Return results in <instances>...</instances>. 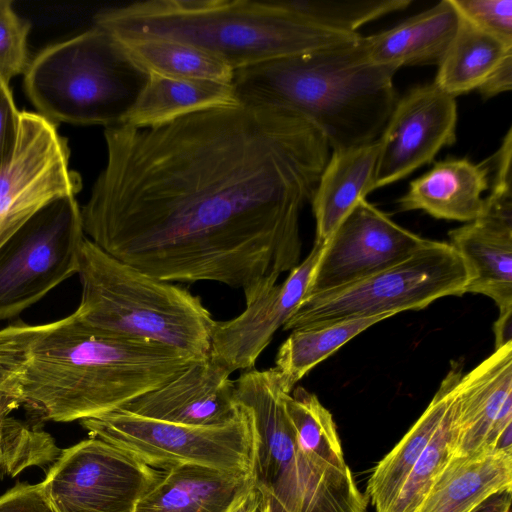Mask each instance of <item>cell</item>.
<instances>
[{
  "instance_id": "cell-1",
  "label": "cell",
  "mask_w": 512,
  "mask_h": 512,
  "mask_svg": "<svg viewBox=\"0 0 512 512\" xmlns=\"http://www.w3.org/2000/svg\"><path fill=\"white\" fill-rule=\"evenodd\" d=\"M104 137L81 217L107 254L164 281L241 289L246 304L300 263L301 211L330 156L302 115L239 103Z\"/></svg>"
},
{
  "instance_id": "cell-2",
  "label": "cell",
  "mask_w": 512,
  "mask_h": 512,
  "mask_svg": "<svg viewBox=\"0 0 512 512\" xmlns=\"http://www.w3.org/2000/svg\"><path fill=\"white\" fill-rule=\"evenodd\" d=\"M200 359L155 341L92 328L74 312L0 330V382L39 423L113 412Z\"/></svg>"
},
{
  "instance_id": "cell-3",
  "label": "cell",
  "mask_w": 512,
  "mask_h": 512,
  "mask_svg": "<svg viewBox=\"0 0 512 512\" xmlns=\"http://www.w3.org/2000/svg\"><path fill=\"white\" fill-rule=\"evenodd\" d=\"M363 36L233 71L238 103L290 109L311 121L332 150L373 142L398 100L396 70L374 64Z\"/></svg>"
},
{
  "instance_id": "cell-4",
  "label": "cell",
  "mask_w": 512,
  "mask_h": 512,
  "mask_svg": "<svg viewBox=\"0 0 512 512\" xmlns=\"http://www.w3.org/2000/svg\"><path fill=\"white\" fill-rule=\"evenodd\" d=\"M94 23L122 40L163 38L192 45L233 71L360 36L320 27L284 0H150L102 11Z\"/></svg>"
},
{
  "instance_id": "cell-5",
  "label": "cell",
  "mask_w": 512,
  "mask_h": 512,
  "mask_svg": "<svg viewBox=\"0 0 512 512\" xmlns=\"http://www.w3.org/2000/svg\"><path fill=\"white\" fill-rule=\"evenodd\" d=\"M77 274L82 293L74 313L84 324L155 341L197 358L209 355L216 320L186 288L119 261L86 237Z\"/></svg>"
},
{
  "instance_id": "cell-6",
  "label": "cell",
  "mask_w": 512,
  "mask_h": 512,
  "mask_svg": "<svg viewBox=\"0 0 512 512\" xmlns=\"http://www.w3.org/2000/svg\"><path fill=\"white\" fill-rule=\"evenodd\" d=\"M273 368L244 370L235 401L249 413L255 435L252 475L264 512H365L366 497L351 470L312 459L298 447Z\"/></svg>"
},
{
  "instance_id": "cell-7",
  "label": "cell",
  "mask_w": 512,
  "mask_h": 512,
  "mask_svg": "<svg viewBox=\"0 0 512 512\" xmlns=\"http://www.w3.org/2000/svg\"><path fill=\"white\" fill-rule=\"evenodd\" d=\"M149 79L115 35L94 26L29 63L25 90L42 116L77 125L122 124Z\"/></svg>"
},
{
  "instance_id": "cell-8",
  "label": "cell",
  "mask_w": 512,
  "mask_h": 512,
  "mask_svg": "<svg viewBox=\"0 0 512 512\" xmlns=\"http://www.w3.org/2000/svg\"><path fill=\"white\" fill-rule=\"evenodd\" d=\"M468 267L445 241L426 240L413 254L356 282L304 298L284 330L420 310L446 296L465 294Z\"/></svg>"
},
{
  "instance_id": "cell-9",
  "label": "cell",
  "mask_w": 512,
  "mask_h": 512,
  "mask_svg": "<svg viewBox=\"0 0 512 512\" xmlns=\"http://www.w3.org/2000/svg\"><path fill=\"white\" fill-rule=\"evenodd\" d=\"M239 407L241 411L234 420L211 427L160 421L122 410L80 423L90 437L104 440L161 471L197 464L252 473L254 428L247 410Z\"/></svg>"
},
{
  "instance_id": "cell-10",
  "label": "cell",
  "mask_w": 512,
  "mask_h": 512,
  "mask_svg": "<svg viewBox=\"0 0 512 512\" xmlns=\"http://www.w3.org/2000/svg\"><path fill=\"white\" fill-rule=\"evenodd\" d=\"M85 239L75 195L53 199L0 247V320L17 316L78 272Z\"/></svg>"
},
{
  "instance_id": "cell-11",
  "label": "cell",
  "mask_w": 512,
  "mask_h": 512,
  "mask_svg": "<svg viewBox=\"0 0 512 512\" xmlns=\"http://www.w3.org/2000/svg\"><path fill=\"white\" fill-rule=\"evenodd\" d=\"M163 473L90 437L61 450L42 484L58 512H133Z\"/></svg>"
},
{
  "instance_id": "cell-12",
  "label": "cell",
  "mask_w": 512,
  "mask_h": 512,
  "mask_svg": "<svg viewBox=\"0 0 512 512\" xmlns=\"http://www.w3.org/2000/svg\"><path fill=\"white\" fill-rule=\"evenodd\" d=\"M80 189V176L69 169L67 140L54 122L22 111L15 155L0 172V247L44 205Z\"/></svg>"
},
{
  "instance_id": "cell-13",
  "label": "cell",
  "mask_w": 512,
  "mask_h": 512,
  "mask_svg": "<svg viewBox=\"0 0 512 512\" xmlns=\"http://www.w3.org/2000/svg\"><path fill=\"white\" fill-rule=\"evenodd\" d=\"M426 240L362 199L325 242L305 297L356 282L395 265Z\"/></svg>"
},
{
  "instance_id": "cell-14",
  "label": "cell",
  "mask_w": 512,
  "mask_h": 512,
  "mask_svg": "<svg viewBox=\"0 0 512 512\" xmlns=\"http://www.w3.org/2000/svg\"><path fill=\"white\" fill-rule=\"evenodd\" d=\"M457 117L456 98L434 82L417 85L398 98L378 138L372 190L405 178L453 145Z\"/></svg>"
},
{
  "instance_id": "cell-15",
  "label": "cell",
  "mask_w": 512,
  "mask_h": 512,
  "mask_svg": "<svg viewBox=\"0 0 512 512\" xmlns=\"http://www.w3.org/2000/svg\"><path fill=\"white\" fill-rule=\"evenodd\" d=\"M512 452V342L462 374L454 401L452 456Z\"/></svg>"
},
{
  "instance_id": "cell-16",
  "label": "cell",
  "mask_w": 512,
  "mask_h": 512,
  "mask_svg": "<svg viewBox=\"0 0 512 512\" xmlns=\"http://www.w3.org/2000/svg\"><path fill=\"white\" fill-rule=\"evenodd\" d=\"M482 214L449 232L450 244L465 261L466 293L483 294L499 313L512 311V172L495 171Z\"/></svg>"
},
{
  "instance_id": "cell-17",
  "label": "cell",
  "mask_w": 512,
  "mask_h": 512,
  "mask_svg": "<svg viewBox=\"0 0 512 512\" xmlns=\"http://www.w3.org/2000/svg\"><path fill=\"white\" fill-rule=\"evenodd\" d=\"M325 243L314 241L306 258L285 281L246 304V309L227 321H215L210 356L231 373L248 370L304 300Z\"/></svg>"
},
{
  "instance_id": "cell-18",
  "label": "cell",
  "mask_w": 512,
  "mask_h": 512,
  "mask_svg": "<svg viewBox=\"0 0 512 512\" xmlns=\"http://www.w3.org/2000/svg\"><path fill=\"white\" fill-rule=\"evenodd\" d=\"M231 374L209 354L118 410L189 426L225 425L241 411L235 401V380Z\"/></svg>"
},
{
  "instance_id": "cell-19",
  "label": "cell",
  "mask_w": 512,
  "mask_h": 512,
  "mask_svg": "<svg viewBox=\"0 0 512 512\" xmlns=\"http://www.w3.org/2000/svg\"><path fill=\"white\" fill-rule=\"evenodd\" d=\"M254 487L252 473L177 465L164 471L133 512H229Z\"/></svg>"
},
{
  "instance_id": "cell-20",
  "label": "cell",
  "mask_w": 512,
  "mask_h": 512,
  "mask_svg": "<svg viewBox=\"0 0 512 512\" xmlns=\"http://www.w3.org/2000/svg\"><path fill=\"white\" fill-rule=\"evenodd\" d=\"M489 159L473 163L447 158L410 182L398 200L401 211L422 210L437 219L471 222L484 209L483 193L490 188Z\"/></svg>"
},
{
  "instance_id": "cell-21",
  "label": "cell",
  "mask_w": 512,
  "mask_h": 512,
  "mask_svg": "<svg viewBox=\"0 0 512 512\" xmlns=\"http://www.w3.org/2000/svg\"><path fill=\"white\" fill-rule=\"evenodd\" d=\"M459 23L451 0H442L396 26L362 37L369 59L398 70L403 66L438 65Z\"/></svg>"
},
{
  "instance_id": "cell-22",
  "label": "cell",
  "mask_w": 512,
  "mask_h": 512,
  "mask_svg": "<svg viewBox=\"0 0 512 512\" xmlns=\"http://www.w3.org/2000/svg\"><path fill=\"white\" fill-rule=\"evenodd\" d=\"M380 142L332 150L311 199L315 241L325 243L354 206L373 192Z\"/></svg>"
},
{
  "instance_id": "cell-23",
  "label": "cell",
  "mask_w": 512,
  "mask_h": 512,
  "mask_svg": "<svg viewBox=\"0 0 512 512\" xmlns=\"http://www.w3.org/2000/svg\"><path fill=\"white\" fill-rule=\"evenodd\" d=\"M507 490H512V452L451 456L414 512H474Z\"/></svg>"
},
{
  "instance_id": "cell-24",
  "label": "cell",
  "mask_w": 512,
  "mask_h": 512,
  "mask_svg": "<svg viewBox=\"0 0 512 512\" xmlns=\"http://www.w3.org/2000/svg\"><path fill=\"white\" fill-rule=\"evenodd\" d=\"M462 374V364L453 362L422 415L373 469L366 491L375 512H387L396 499L451 405Z\"/></svg>"
},
{
  "instance_id": "cell-25",
  "label": "cell",
  "mask_w": 512,
  "mask_h": 512,
  "mask_svg": "<svg viewBox=\"0 0 512 512\" xmlns=\"http://www.w3.org/2000/svg\"><path fill=\"white\" fill-rule=\"evenodd\" d=\"M239 104L231 84L149 73L148 82L122 124L162 125L196 111Z\"/></svg>"
},
{
  "instance_id": "cell-26",
  "label": "cell",
  "mask_w": 512,
  "mask_h": 512,
  "mask_svg": "<svg viewBox=\"0 0 512 512\" xmlns=\"http://www.w3.org/2000/svg\"><path fill=\"white\" fill-rule=\"evenodd\" d=\"M510 53L512 44L483 31L459 15L456 33L438 64L434 83L455 98L477 90Z\"/></svg>"
},
{
  "instance_id": "cell-27",
  "label": "cell",
  "mask_w": 512,
  "mask_h": 512,
  "mask_svg": "<svg viewBox=\"0 0 512 512\" xmlns=\"http://www.w3.org/2000/svg\"><path fill=\"white\" fill-rule=\"evenodd\" d=\"M391 316L356 318L291 330L278 349L273 367L281 388L291 393L316 365L367 328Z\"/></svg>"
},
{
  "instance_id": "cell-28",
  "label": "cell",
  "mask_w": 512,
  "mask_h": 512,
  "mask_svg": "<svg viewBox=\"0 0 512 512\" xmlns=\"http://www.w3.org/2000/svg\"><path fill=\"white\" fill-rule=\"evenodd\" d=\"M20 398L0 382V479L15 477L27 468H49L61 452L39 422L12 416Z\"/></svg>"
},
{
  "instance_id": "cell-29",
  "label": "cell",
  "mask_w": 512,
  "mask_h": 512,
  "mask_svg": "<svg viewBox=\"0 0 512 512\" xmlns=\"http://www.w3.org/2000/svg\"><path fill=\"white\" fill-rule=\"evenodd\" d=\"M120 40L133 59L149 73L231 84L233 69L192 45L163 38Z\"/></svg>"
},
{
  "instance_id": "cell-30",
  "label": "cell",
  "mask_w": 512,
  "mask_h": 512,
  "mask_svg": "<svg viewBox=\"0 0 512 512\" xmlns=\"http://www.w3.org/2000/svg\"><path fill=\"white\" fill-rule=\"evenodd\" d=\"M285 408L303 453L316 461L348 468L333 417L315 394L296 387L286 394Z\"/></svg>"
},
{
  "instance_id": "cell-31",
  "label": "cell",
  "mask_w": 512,
  "mask_h": 512,
  "mask_svg": "<svg viewBox=\"0 0 512 512\" xmlns=\"http://www.w3.org/2000/svg\"><path fill=\"white\" fill-rule=\"evenodd\" d=\"M292 11L333 31L355 34L363 25L406 9L412 0H284Z\"/></svg>"
},
{
  "instance_id": "cell-32",
  "label": "cell",
  "mask_w": 512,
  "mask_h": 512,
  "mask_svg": "<svg viewBox=\"0 0 512 512\" xmlns=\"http://www.w3.org/2000/svg\"><path fill=\"white\" fill-rule=\"evenodd\" d=\"M455 396L387 512H414L452 456Z\"/></svg>"
},
{
  "instance_id": "cell-33",
  "label": "cell",
  "mask_w": 512,
  "mask_h": 512,
  "mask_svg": "<svg viewBox=\"0 0 512 512\" xmlns=\"http://www.w3.org/2000/svg\"><path fill=\"white\" fill-rule=\"evenodd\" d=\"M29 22L19 18L12 1L0 0V77L6 82L25 73L28 66L27 35Z\"/></svg>"
},
{
  "instance_id": "cell-34",
  "label": "cell",
  "mask_w": 512,
  "mask_h": 512,
  "mask_svg": "<svg viewBox=\"0 0 512 512\" xmlns=\"http://www.w3.org/2000/svg\"><path fill=\"white\" fill-rule=\"evenodd\" d=\"M458 14L498 39L512 44V0H451Z\"/></svg>"
},
{
  "instance_id": "cell-35",
  "label": "cell",
  "mask_w": 512,
  "mask_h": 512,
  "mask_svg": "<svg viewBox=\"0 0 512 512\" xmlns=\"http://www.w3.org/2000/svg\"><path fill=\"white\" fill-rule=\"evenodd\" d=\"M21 112L15 106L9 83L0 77V172L15 155Z\"/></svg>"
},
{
  "instance_id": "cell-36",
  "label": "cell",
  "mask_w": 512,
  "mask_h": 512,
  "mask_svg": "<svg viewBox=\"0 0 512 512\" xmlns=\"http://www.w3.org/2000/svg\"><path fill=\"white\" fill-rule=\"evenodd\" d=\"M0 512H58L44 485L18 483L0 496Z\"/></svg>"
},
{
  "instance_id": "cell-37",
  "label": "cell",
  "mask_w": 512,
  "mask_h": 512,
  "mask_svg": "<svg viewBox=\"0 0 512 512\" xmlns=\"http://www.w3.org/2000/svg\"><path fill=\"white\" fill-rule=\"evenodd\" d=\"M512 88V53L508 54L478 87L484 99L495 97Z\"/></svg>"
},
{
  "instance_id": "cell-38",
  "label": "cell",
  "mask_w": 512,
  "mask_h": 512,
  "mask_svg": "<svg viewBox=\"0 0 512 512\" xmlns=\"http://www.w3.org/2000/svg\"><path fill=\"white\" fill-rule=\"evenodd\" d=\"M495 350L512 342V311L499 313L494 323Z\"/></svg>"
},
{
  "instance_id": "cell-39",
  "label": "cell",
  "mask_w": 512,
  "mask_h": 512,
  "mask_svg": "<svg viewBox=\"0 0 512 512\" xmlns=\"http://www.w3.org/2000/svg\"><path fill=\"white\" fill-rule=\"evenodd\" d=\"M512 490L493 495L474 512H511Z\"/></svg>"
},
{
  "instance_id": "cell-40",
  "label": "cell",
  "mask_w": 512,
  "mask_h": 512,
  "mask_svg": "<svg viewBox=\"0 0 512 512\" xmlns=\"http://www.w3.org/2000/svg\"><path fill=\"white\" fill-rule=\"evenodd\" d=\"M262 506V496L254 487L244 495L229 512H261Z\"/></svg>"
},
{
  "instance_id": "cell-41",
  "label": "cell",
  "mask_w": 512,
  "mask_h": 512,
  "mask_svg": "<svg viewBox=\"0 0 512 512\" xmlns=\"http://www.w3.org/2000/svg\"><path fill=\"white\" fill-rule=\"evenodd\" d=\"M261 512H264V510H263V506H262V511H261Z\"/></svg>"
}]
</instances>
